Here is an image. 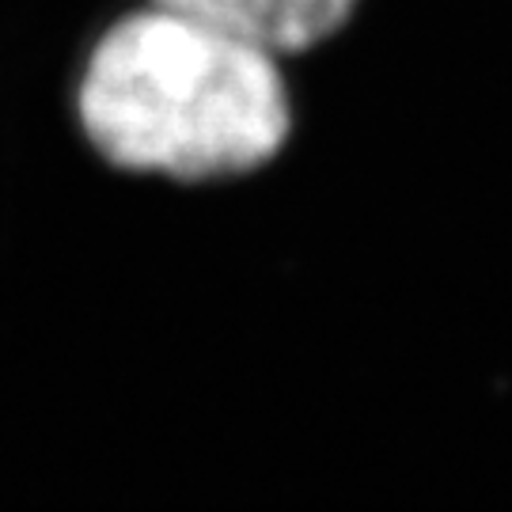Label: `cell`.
Wrapping results in <instances>:
<instances>
[{
	"label": "cell",
	"mask_w": 512,
	"mask_h": 512,
	"mask_svg": "<svg viewBox=\"0 0 512 512\" xmlns=\"http://www.w3.org/2000/svg\"><path fill=\"white\" fill-rule=\"evenodd\" d=\"M73 118L107 171L183 190L255 179L296 133L277 54L164 4L99 35L76 80Z\"/></svg>",
	"instance_id": "6da1fadb"
},
{
	"label": "cell",
	"mask_w": 512,
	"mask_h": 512,
	"mask_svg": "<svg viewBox=\"0 0 512 512\" xmlns=\"http://www.w3.org/2000/svg\"><path fill=\"white\" fill-rule=\"evenodd\" d=\"M209 19L232 35L266 46L270 54L289 57L327 42L346 27L357 0H152Z\"/></svg>",
	"instance_id": "7a4b0ae2"
}]
</instances>
